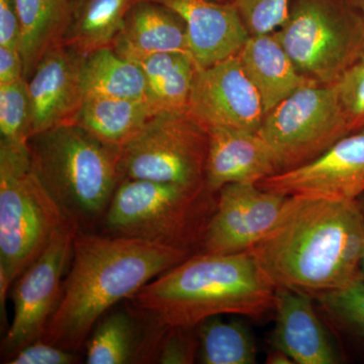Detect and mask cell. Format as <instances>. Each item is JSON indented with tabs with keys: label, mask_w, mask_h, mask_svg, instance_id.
<instances>
[{
	"label": "cell",
	"mask_w": 364,
	"mask_h": 364,
	"mask_svg": "<svg viewBox=\"0 0 364 364\" xmlns=\"http://www.w3.org/2000/svg\"><path fill=\"white\" fill-rule=\"evenodd\" d=\"M250 36L274 33L289 18L291 0H234Z\"/></svg>",
	"instance_id": "obj_29"
},
{
	"label": "cell",
	"mask_w": 364,
	"mask_h": 364,
	"mask_svg": "<svg viewBox=\"0 0 364 364\" xmlns=\"http://www.w3.org/2000/svg\"><path fill=\"white\" fill-rule=\"evenodd\" d=\"M156 114L147 100L87 97L74 124L123 149Z\"/></svg>",
	"instance_id": "obj_22"
},
{
	"label": "cell",
	"mask_w": 364,
	"mask_h": 364,
	"mask_svg": "<svg viewBox=\"0 0 364 364\" xmlns=\"http://www.w3.org/2000/svg\"><path fill=\"white\" fill-rule=\"evenodd\" d=\"M193 254L156 242L79 230L61 298L42 339L78 350L112 306L128 301L151 280Z\"/></svg>",
	"instance_id": "obj_2"
},
{
	"label": "cell",
	"mask_w": 364,
	"mask_h": 364,
	"mask_svg": "<svg viewBox=\"0 0 364 364\" xmlns=\"http://www.w3.org/2000/svg\"><path fill=\"white\" fill-rule=\"evenodd\" d=\"M287 198L255 183L223 186L198 253L225 255L249 250L274 226Z\"/></svg>",
	"instance_id": "obj_11"
},
{
	"label": "cell",
	"mask_w": 364,
	"mask_h": 364,
	"mask_svg": "<svg viewBox=\"0 0 364 364\" xmlns=\"http://www.w3.org/2000/svg\"><path fill=\"white\" fill-rule=\"evenodd\" d=\"M75 351L67 350L48 343L43 339L23 347L6 363L9 364H73L79 363Z\"/></svg>",
	"instance_id": "obj_32"
},
{
	"label": "cell",
	"mask_w": 364,
	"mask_h": 364,
	"mask_svg": "<svg viewBox=\"0 0 364 364\" xmlns=\"http://www.w3.org/2000/svg\"><path fill=\"white\" fill-rule=\"evenodd\" d=\"M157 327L196 328L215 316L261 318L274 312L277 287L251 254L196 253L128 299Z\"/></svg>",
	"instance_id": "obj_3"
},
{
	"label": "cell",
	"mask_w": 364,
	"mask_h": 364,
	"mask_svg": "<svg viewBox=\"0 0 364 364\" xmlns=\"http://www.w3.org/2000/svg\"><path fill=\"white\" fill-rule=\"evenodd\" d=\"M218 193L208 186L123 179L114 191L104 221L112 235L156 242L200 252Z\"/></svg>",
	"instance_id": "obj_6"
},
{
	"label": "cell",
	"mask_w": 364,
	"mask_h": 364,
	"mask_svg": "<svg viewBox=\"0 0 364 364\" xmlns=\"http://www.w3.org/2000/svg\"><path fill=\"white\" fill-rule=\"evenodd\" d=\"M364 215L358 200L289 196L274 226L247 250L277 289L314 299L360 277Z\"/></svg>",
	"instance_id": "obj_1"
},
{
	"label": "cell",
	"mask_w": 364,
	"mask_h": 364,
	"mask_svg": "<svg viewBox=\"0 0 364 364\" xmlns=\"http://www.w3.org/2000/svg\"><path fill=\"white\" fill-rule=\"evenodd\" d=\"M81 78L85 97L149 102L147 81L141 67L119 56L112 48L86 56Z\"/></svg>",
	"instance_id": "obj_24"
},
{
	"label": "cell",
	"mask_w": 364,
	"mask_h": 364,
	"mask_svg": "<svg viewBox=\"0 0 364 364\" xmlns=\"http://www.w3.org/2000/svg\"><path fill=\"white\" fill-rule=\"evenodd\" d=\"M321 308L336 324L364 338L363 275L341 289L317 296Z\"/></svg>",
	"instance_id": "obj_28"
},
{
	"label": "cell",
	"mask_w": 364,
	"mask_h": 364,
	"mask_svg": "<svg viewBox=\"0 0 364 364\" xmlns=\"http://www.w3.org/2000/svg\"><path fill=\"white\" fill-rule=\"evenodd\" d=\"M85 56L66 46L52 50L28 82L32 136L50 129L74 124L85 104L82 72Z\"/></svg>",
	"instance_id": "obj_14"
},
{
	"label": "cell",
	"mask_w": 364,
	"mask_h": 364,
	"mask_svg": "<svg viewBox=\"0 0 364 364\" xmlns=\"http://www.w3.org/2000/svg\"><path fill=\"white\" fill-rule=\"evenodd\" d=\"M168 7L186 25L189 51L198 69L237 56L250 33L233 1L150 0Z\"/></svg>",
	"instance_id": "obj_15"
},
{
	"label": "cell",
	"mask_w": 364,
	"mask_h": 364,
	"mask_svg": "<svg viewBox=\"0 0 364 364\" xmlns=\"http://www.w3.org/2000/svg\"><path fill=\"white\" fill-rule=\"evenodd\" d=\"M198 329V363L203 364H254L257 346L252 333L242 321L215 316L203 321Z\"/></svg>",
	"instance_id": "obj_26"
},
{
	"label": "cell",
	"mask_w": 364,
	"mask_h": 364,
	"mask_svg": "<svg viewBox=\"0 0 364 364\" xmlns=\"http://www.w3.org/2000/svg\"><path fill=\"white\" fill-rule=\"evenodd\" d=\"M21 26L16 0H0V46L20 50Z\"/></svg>",
	"instance_id": "obj_33"
},
{
	"label": "cell",
	"mask_w": 364,
	"mask_h": 364,
	"mask_svg": "<svg viewBox=\"0 0 364 364\" xmlns=\"http://www.w3.org/2000/svg\"><path fill=\"white\" fill-rule=\"evenodd\" d=\"M299 73L316 85L338 82L364 58V16L347 0H291L275 31Z\"/></svg>",
	"instance_id": "obj_7"
},
{
	"label": "cell",
	"mask_w": 364,
	"mask_h": 364,
	"mask_svg": "<svg viewBox=\"0 0 364 364\" xmlns=\"http://www.w3.org/2000/svg\"><path fill=\"white\" fill-rule=\"evenodd\" d=\"M267 364H294L293 359L289 358L286 352L272 347V350L268 353Z\"/></svg>",
	"instance_id": "obj_35"
},
{
	"label": "cell",
	"mask_w": 364,
	"mask_h": 364,
	"mask_svg": "<svg viewBox=\"0 0 364 364\" xmlns=\"http://www.w3.org/2000/svg\"><path fill=\"white\" fill-rule=\"evenodd\" d=\"M208 148V131L188 112H157L122 149V181L205 188Z\"/></svg>",
	"instance_id": "obj_8"
},
{
	"label": "cell",
	"mask_w": 364,
	"mask_h": 364,
	"mask_svg": "<svg viewBox=\"0 0 364 364\" xmlns=\"http://www.w3.org/2000/svg\"><path fill=\"white\" fill-rule=\"evenodd\" d=\"M68 218L33 166L28 145L0 141V303Z\"/></svg>",
	"instance_id": "obj_5"
},
{
	"label": "cell",
	"mask_w": 364,
	"mask_h": 364,
	"mask_svg": "<svg viewBox=\"0 0 364 364\" xmlns=\"http://www.w3.org/2000/svg\"><path fill=\"white\" fill-rule=\"evenodd\" d=\"M25 78V64L20 50L0 46V85Z\"/></svg>",
	"instance_id": "obj_34"
},
{
	"label": "cell",
	"mask_w": 364,
	"mask_h": 364,
	"mask_svg": "<svg viewBox=\"0 0 364 364\" xmlns=\"http://www.w3.org/2000/svg\"><path fill=\"white\" fill-rule=\"evenodd\" d=\"M28 146L38 176L68 219L81 230L105 219L122 181V148L76 124L36 134Z\"/></svg>",
	"instance_id": "obj_4"
},
{
	"label": "cell",
	"mask_w": 364,
	"mask_h": 364,
	"mask_svg": "<svg viewBox=\"0 0 364 364\" xmlns=\"http://www.w3.org/2000/svg\"><path fill=\"white\" fill-rule=\"evenodd\" d=\"M77 0H16L20 18V52L25 78L48 53L63 45Z\"/></svg>",
	"instance_id": "obj_21"
},
{
	"label": "cell",
	"mask_w": 364,
	"mask_h": 364,
	"mask_svg": "<svg viewBox=\"0 0 364 364\" xmlns=\"http://www.w3.org/2000/svg\"><path fill=\"white\" fill-rule=\"evenodd\" d=\"M310 294L277 289L272 347L296 364H336L339 354L314 306Z\"/></svg>",
	"instance_id": "obj_17"
},
{
	"label": "cell",
	"mask_w": 364,
	"mask_h": 364,
	"mask_svg": "<svg viewBox=\"0 0 364 364\" xmlns=\"http://www.w3.org/2000/svg\"><path fill=\"white\" fill-rule=\"evenodd\" d=\"M340 102L351 132L364 128V58L336 83Z\"/></svg>",
	"instance_id": "obj_31"
},
{
	"label": "cell",
	"mask_w": 364,
	"mask_h": 364,
	"mask_svg": "<svg viewBox=\"0 0 364 364\" xmlns=\"http://www.w3.org/2000/svg\"><path fill=\"white\" fill-rule=\"evenodd\" d=\"M186 112L207 131L223 127L258 132L265 117L259 95L237 56L196 70Z\"/></svg>",
	"instance_id": "obj_12"
},
{
	"label": "cell",
	"mask_w": 364,
	"mask_h": 364,
	"mask_svg": "<svg viewBox=\"0 0 364 364\" xmlns=\"http://www.w3.org/2000/svg\"><path fill=\"white\" fill-rule=\"evenodd\" d=\"M86 341V363H156L166 328L148 322L130 305L105 314Z\"/></svg>",
	"instance_id": "obj_18"
},
{
	"label": "cell",
	"mask_w": 364,
	"mask_h": 364,
	"mask_svg": "<svg viewBox=\"0 0 364 364\" xmlns=\"http://www.w3.org/2000/svg\"><path fill=\"white\" fill-rule=\"evenodd\" d=\"M198 346L196 327L166 328L158 347L156 363H195L198 360Z\"/></svg>",
	"instance_id": "obj_30"
},
{
	"label": "cell",
	"mask_w": 364,
	"mask_h": 364,
	"mask_svg": "<svg viewBox=\"0 0 364 364\" xmlns=\"http://www.w3.org/2000/svg\"><path fill=\"white\" fill-rule=\"evenodd\" d=\"M352 6L355 7L364 16V0H347Z\"/></svg>",
	"instance_id": "obj_36"
},
{
	"label": "cell",
	"mask_w": 364,
	"mask_h": 364,
	"mask_svg": "<svg viewBox=\"0 0 364 364\" xmlns=\"http://www.w3.org/2000/svg\"><path fill=\"white\" fill-rule=\"evenodd\" d=\"M208 134L205 184L214 193L227 184H257L279 173L272 148L258 132L215 127Z\"/></svg>",
	"instance_id": "obj_16"
},
{
	"label": "cell",
	"mask_w": 364,
	"mask_h": 364,
	"mask_svg": "<svg viewBox=\"0 0 364 364\" xmlns=\"http://www.w3.org/2000/svg\"><path fill=\"white\" fill-rule=\"evenodd\" d=\"M265 114L301 88L318 85L299 73L274 33L250 36L237 55Z\"/></svg>",
	"instance_id": "obj_20"
},
{
	"label": "cell",
	"mask_w": 364,
	"mask_h": 364,
	"mask_svg": "<svg viewBox=\"0 0 364 364\" xmlns=\"http://www.w3.org/2000/svg\"><path fill=\"white\" fill-rule=\"evenodd\" d=\"M147 81L149 102L156 112H186L198 70L189 54L158 53L136 62Z\"/></svg>",
	"instance_id": "obj_25"
},
{
	"label": "cell",
	"mask_w": 364,
	"mask_h": 364,
	"mask_svg": "<svg viewBox=\"0 0 364 364\" xmlns=\"http://www.w3.org/2000/svg\"><path fill=\"white\" fill-rule=\"evenodd\" d=\"M79 230L77 223L69 219L39 257L14 282V320L1 343L6 363L23 347L44 336L61 298L62 277L70 265Z\"/></svg>",
	"instance_id": "obj_10"
},
{
	"label": "cell",
	"mask_w": 364,
	"mask_h": 364,
	"mask_svg": "<svg viewBox=\"0 0 364 364\" xmlns=\"http://www.w3.org/2000/svg\"><path fill=\"white\" fill-rule=\"evenodd\" d=\"M217 1L230 2V1H234V0H217Z\"/></svg>",
	"instance_id": "obj_38"
},
{
	"label": "cell",
	"mask_w": 364,
	"mask_h": 364,
	"mask_svg": "<svg viewBox=\"0 0 364 364\" xmlns=\"http://www.w3.org/2000/svg\"><path fill=\"white\" fill-rule=\"evenodd\" d=\"M0 141L16 145H28L32 138V114L26 79L0 85Z\"/></svg>",
	"instance_id": "obj_27"
},
{
	"label": "cell",
	"mask_w": 364,
	"mask_h": 364,
	"mask_svg": "<svg viewBox=\"0 0 364 364\" xmlns=\"http://www.w3.org/2000/svg\"><path fill=\"white\" fill-rule=\"evenodd\" d=\"M141 0H77L63 45L88 56L112 48L127 16Z\"/></svg>",
	"instance_id": "obj_23"
},
{
	"label": "cell",
	"mask_w": 364,
	"mask_h": 364,
	"mask_svg": "<svg viewBox=\"0 0 364 364\" xmlns=\"http://www.w3.org/2000/svg\"><path fill=\"white\" fill-rule=\"evenodd\" d=\"M257 186L284 196L358 200L364 195V128L340 139L312 161L267 177Z\"/></svg>",
	"instance_id": "obj_13"
},
{
	"label": "cell",
	"mask_w": 364,
	"mask_h": 364,
	"mask_svg": "<svg viewBox=\"0 0 364 364\" xmlns=\"http://www.w3.org/2000/svg\"><path fill=\"white\" fill-rule=\"evenodd\" d=\"M258 133L279 172L312 161L352 133L336 83L301 88L265 114Z\"/></svg>",
	"instance_id": "obj_9"
},
{
	"label": "cell",
	"mask_w": 364,
	"mask_h": 364,
	"mask_svg": "<svg viewBox=\"0 0 364 364\" xmlns=\"http://www.w3.org/2000/svg\"><path fill=\"white\" fill-rule=\"evenodd\" d=\"M359 203H360L361 208H363V212L364 215V195L361 196L360 198H358ZM360 272L361 275H363V277L364 279V251H363V259H361L360 263Z\"/></svg>",
	"instance_id": "obj_37"
},
{
	"label": "cell",
	"mask_w": 364,
	"mask_h": 364,
	"mask_svg": "<svg viewBox=\"0 0 364 364\" xmlns=\"http://www.w3.org/2000/svg\"><path fill=\"white\" fill-rule=\"evenodd\" d=\"M112 49L135 63L158 53L191 55L188 31L181 16L150 0H141L132 9Z\"/></svg>",
	"instance_id": "obj_19"
}]
</instances>
